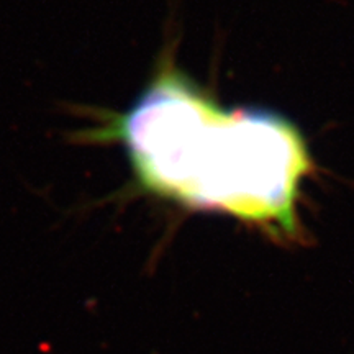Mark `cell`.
Wrapping results in <instances>:
<instances>
[{"mask_svg":"<svg viewBox=\"0 0 354 354\" xmlns=\"http://www.w3.org/2000/svg\"><path fill=\"white\" fill-rule=\"evenodd\" d=\"M136 177L159 197L218 210L276 234L297 233L310 169L297 128L263 109L221 110L174 69L162 71L113 130Z\"/></svg>","mask_w":354,"mask_h":354,"instance_id":"obj_1","label":"cell"}]
</instances>
